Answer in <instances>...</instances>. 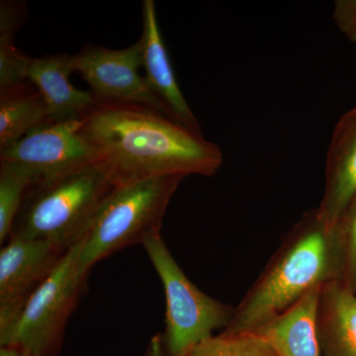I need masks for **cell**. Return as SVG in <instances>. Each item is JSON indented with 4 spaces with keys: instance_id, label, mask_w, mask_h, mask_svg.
I'll return each instance as SVG.
<instances>
[{
    "instance_id": "1",
    "label": "cell",
    "mask_w": 356,
    "mask_h": 356,
    "mask_svg": "<svg viewBox=\"0 0 356 356\" xmlns=\"http://www.w3.org/2000/svg\"><path fill=\"white\" fill-rule=\"evenodd\" d=\"M79 133L95 147L115 184L159 177H212L221 149L151 107L95 100L81 117Z\"/></svg>"
},
{
    "instance_id": "2",
    "label": "cell",
    "mask_w": 356,
    "mask_h": 356,
    "mask_svg": "<svg viewBox=\"0 0 356 356\" xmlns=\"http://www.w3.org/2000/svg\"><path fill=\"white\" fill-rule=\"evenodd\" d=\"M336 231L308 211L283 238L254 285L235 308L225 332H252L291 308L314 290L341 276Z\"/></svg>"
},
{
    "instance_id": "3",
    "label": "cell",
    "mask_w": 356,
    "mask_h": 356,
    "mask_svg": "<svg viewBox=\"0 0 356 356\" xmlns=\"http://www.w3.org/2000/svg\"><path fill=\"white\" fill-rule=\"evenodd\" d=\"M115 187L113 178L100 163L37 182L26 194L11 235L69 250L88 234Z\"/></svg>"
},
{
    "instance_id": "4",
    "label": "cell",
    "mask_w": 356,
    "mask_h": 356,
    "mask_svg": "<svg viewBox=\"0 0 356 356\" xmlns=\"http://www.w3.org/2000/svg\"><path fill=\"white\" fill-rule=\"evenodd\" d=\"M184 178L152 177L116 185L84 236L79 257L81 273L88 276L105 257L161 234L166 209Z\"/></svg>"
},
{
    "instance_id": "5",
    "label": "cell",
    "mask_w": 356,
    "mask_h": 356,
    "mask_svg": "<svg viewBox=\"0 0 356 356\" xmlns=\"http://www.w3.org/2000/svg\"><path fill=\"white\" fill-rule=\"evenodd\" d=\"M83 238L67 250L48 278L33 293L13 324L0 332V346H15L31 356H57L70 316L88 276L79 268Z\"/></svg>"
},
{
    "instance_id": "6",
    "label": "cell",
    "mask_w": 356,
    "mask_h": 356,
    "mask_svg": "<svg viewBox=\"0 0 356 356\" xmlns=\"http://www.w3.org/2000/svg\"><path fill=\"white\" fill-rule=\"evenodd\" d=\"M165 295L163 346L168 356H184L204 339L224 331L235 308L212 298L196 287L178 266L161 234L143 243Z\"/></svg>"
},
{
    "instance_id": "7",
    "label": "cell",
    "mask_w": 356,
    "mask_h": 356,
    "mask_svg": "<svg viewBox=\"0 0 356 356\" xmlns=\"http://www.w3.org/2000/svg\"><path fill=\"white\" fill-rule=\"evenodd\" d=\"M81 119L51 122L0 149V161L22 166L34 184L99 163L95 147L79 133Z\"/></svg>"
},
{
    "instance_id": "8",
    "label": "cell",
    "mask_w": 356,
    "mask_h": 356,
    "mask_svg": "<svg viewBox=\"0 0 356 356\" xmlns=\"http://www.w3.org/2000/svg\"><path fill=\"white\" fill-rule=\"evenodd\" d=\"M74 67L90 86L95 100L137 103L170 118L165 105L140 74V41L120 50L88 44L74 56Z\"/></svg>"
},
{
    "instance_id": "9",
    "label": "cell",
    "mask_w": 356,
    "mask_h": 356,
    "mask_svg": "<svg viewBox=\"0 0 356 356\" xmlns=\"http://www.w3.org/2000/svg\"><path fill=\"white\" fill-rule=\"evenodd\" d=\"M67 250L44 241L11 235L0 250V332L13 324Z\"/></svg>"
},
{
    "instance_id": "10",
    "label": "cell",
    "mask_w": 356,
    "mask_h": 356,
    "mask_svg": "<svg viewBox=\"0 0 356 356\" xmlns=\"http://www.w3.org/2000/svg\"><path fill=\"white\" fill-rule=\"evenodd\" d=\"M142 67L145 79L154 95L165 105L170 118L193 132L202 134L200 123L178 86L172 62L159 30L156 3L143 2Z\"/></svg>"
},
{
    "instance_id": "11",
    "label": "cell",
    "mask_w": 356,
    "mask_h": 356,
    "mask_svg": "<svg viewBox=\"0 0 356 356\" xmlns=\"http://www.w3.org/2000/svg\"><path fill=\"white\" fill-rule=\"evenodd\" d=\"M356 196V106L339 118L325 159L324 195L317 208L327 229L336 228Z\"/></svg>"
},
{
    "instance_id": "12",
    "label": "cell",
    "mask_w": 356,
    "mask_h": 356,
    "mask_svg": "<svg viewBox=\"0 0 356 356\" xmlns=\"http://www.w3.org/2000/svg\"><path fill=\"white\" fill-rule=\"evenodd\" d=\"M74 56H47L32 58L27 72L30 81L43 96L54 122L81 118L95 102L91 92L72 86Z\"/></svg>"
},
{
    "instance_id": "13",
    "label": "cell",
    "mask_w": 356,
    "mask_h": 356,
    "mask_svg": "<svg viewBox=\"0 0 356 356\" xmlns=\"http://www.w3.org/2000/svg\"><path fill=\"white\" fill-rule=\"evenodd\" d=\"M321 289L309 293L252 332L264 339L278 356H322L318 334Z\"/></svg>"
},
{
    "instance_id": "14",
    "label": "cell",
    "mask_w": 356,
    "mask_h": 356,
    "mask_svg": "<svg viewBox=\"0 0 356 356\" xmlns=\"http://www.w3.org/2000/svg\"><path fill=\"white\" fill-rule=\"evenodd\" d=\"M318 334L322 356H356V293L339 280L321 289Z\"/></svg>"
},
{
    "instance_id": "15",
    "label": "cell",
    "mask_w": 356,
    "mask_h": 356,
    "mask_svg": "<svg viewBox=\"0 0 356 356\" xmlns=\"http://www.w3.org/2000/svg\"><path fill=\"white\" fill-rule=\"evenodd\" d=\"M51 122L48 105L36 88L24 83L0 90V149Z\"/></svg>"
},
{
    "instance_id": "16",
    "label": "cell",
    "mask_w": 356,
    "mask_h": 356,
    "mask_svg": "<svg viewBox=\"0 0 356 356\" xmlns=\"http://www.w3.org/2000/svg\"><path fill=\"white\" fill-rule=\"evenodd\" d=\"M33 184L32 175L22 166L0 161V243L2 245L10 238L14 222Z\"/></svg>"
},
{
    "instance_id": "17",
    "label": "cell",
    "mask_w": 356,
    "mask_h": 356,
    "mask_svg": "<svg viewBox=\"0 0 356 356\" xmlns=\"http://www.w3.org/2000/svg\"><path fill=\"white\" fill-rule=\"evenodd\" d=\"M184 356H278L254 332H221L204 339Z\"/></svg>"
},
{
    "instance_id": "18",
    "label": "cell",
    "mask_w": 356,
    "mask_h": 356,
    "mask_svg": "<svg viewBox=\"0 0 356 356\" xmlns=\"http://www.w3.org/2000/svg\"><path fill=\"white\" fill-rule=\"evenodd\" d=\"M334 229L341 248V268L339 281L356 293V196Z\"/></svg>"
},
{
    "instance_id": "19",
    "label": "cell",
    "mask_w": 356,
    "mask_h": 356,
    "mask_svg": "<svg viewBox=\"0 0 356 356\" xmlns=\"http://www.w3.org/2000/svg\"><path fill=\"white\" fill-rule=\"evenodd\" d=\"M30 60L16 48L13 37H0V90L26 83Z\"/></svg>"
},
{
    "instance_id": "20",
    "label": "cell",
    "mask_w": 356,
    "mask_h": 356,
    "mask_svg": "<svg viewBox=\"0 0 356 356\" xmlns=\"http://www.w3.org/2000/svg\"><path fill=\"white\" fill-rule=\"evenodd\" d=\"M27 6L21 1L0 2V37H13L27 18Z\"/></svg>"
},
{
    "instance_id": "21",
    "label": "cell",
    "mask_w": 356,
    "mask_h": 356,
    "mask_svg": "<svg viewBox=\"0 0 356 356\" xmlns=\"http://www.w3.org/2000/svg\"><path fill=\"white\" fill-rule=\"evenodd\" d=\"M332 19L339 31L356 43V0H337L332 9Z\"/></svg>"
},
{
    "instance_id": "22",
    "label": "cell",
    "mask_w": 356,
    "mask_h": 356,
    "mask_svg": "<svg viewBox=\"0 0 356 356\" xmlns=\"http://www.w3.org/2000/svg\"><path fill=\"white\" fill-rule=\"evenodd\" d=\"M147 356H168L165 350V346H163V337L159 334H156L151 339Z\"/></svg>"
},
{
    "instance_id": "23",
    "label": "cell",
    "mask_w": 356,
    "mask_h": 356,
    "mask_svg": "<svg viewBox=\"0 0 356 356\" xmlns=\"http://www.w3.org/2000/svg\"><path fill=\"white\" fill-rule=\"evenodd\" d=\"M0 356H31L15 346H0Z\"/></svg>"
}]
</instances>
